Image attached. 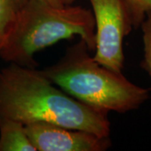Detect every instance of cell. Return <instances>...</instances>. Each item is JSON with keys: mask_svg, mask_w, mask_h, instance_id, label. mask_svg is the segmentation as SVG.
<instances>
[{"mask_svg": "<svg viewBox=\"0 0 151 151\" xmlns=\"http://www.w3.org/2000/svg\"><path fill=\"white\" fill-rule=\"evenodd\" d=\"M48 123L109 137L108 113L81 103L55 86L43 70L10 63L0 70V119Z\"/></svg>", "mask_w": 151, "mask_h": 151, "instance_id": "6da1fadb", "label": "cell"}, {"mask_svg": "<svg viewBox=\"0 0 151 151\" xmlns=\"http://www.w3.org/2000/svg\"><path fill=\"white\" fill-rule=\"evenodd\" d=\"M74 35L94 51L92 12L81 6H55L44 0H29L0 45V57L9 63L35 67V53Z\"/></svg>", "mask_w": 151, "mask_h": 151, "instance_id": "7a4b0ae2", "label": "cell"}, {"mask_svg": "<svg viewBox=\"0 0 151 151\" xmlns=\"http://www.w3.org/2000/svg\"><path fill=\"white\" fill-rule=\"evenodd\" d=\"M80 39L55 64L43 72L51 82L77 101L97 110L125 113L149 98V90L129 81L122 72L100 65Z\"/></svg>", "mask_w": 151, "mask_h": 151, "instance_id": "3957f363", "label": "cell"}, {"mask_svg": "<svg viewBox=\"0 0 151 151\" xmlns=\"http://www.w3.org/2000/svg\"><path fill=\"white\" fill-rule=\"evenodd\" d=\"M95 21L94 60L116 72L124 65V40L133 29L126 0H88Z\"/></svg>", "mask_w": 151, "mask_h": 151, "instance_id": "277c9868", "label": "cell"}, {"mask_svg": "<svg viewBox=\"0 0 151 151\" xmlns=\"http://www.w3.org/2000/svg\"><path fill=\"white\" fill-rule=\"evenodd\" d=\"M36 151H104L111 146L109 137L48 123L24 125Z\"/></svg>", "mask_w": 151, "mask_h": 151, "instance_id": "5b68a950", "label": "cell"}, {"mask_svg": "<svg viewBox=\"0 0 151 151\" xmlns=\"http://www.w3.org/2000/svg\"><path fill=\"white\" fill-rule=\"evenodd\" d=\"M0 151H36L24 124L14 119H0Z\"/></svg>", "mask_w": 151, "mask_h": 151, "instance_id": "8992f818", "label": "cell"}, {"mask_svg": "<svg viewBox=\"0 0 151 151\" xmlns=\"http://www.w3.org/2000/svg\"><path fill=\"white\" fill-rule=\"evenodd\" d=\"M29 0H0V45Z\"/></svg>", "mask_w": 151, "mask_h": 151, "instance_id": "52a82bcc", "label": "cell"}, {"mask_svg": "<svg viewBox=\"0 0 151 151\" xmlns=\"http://www.w3.org/2000/svg\"><path fill=\"white\" fill-rule=\"evenodd\" d=\"M140 27L143 31L144 42V60L142 61V68L151 76V11L146 14V16L142 22Z\"/></svg>", "mask_w": 151, "mask_h": 151, "instance_id": "ba28073f", "label": "cell"}, {"mask_svg": "<svg viewBox=\"0 0 151 151\" xmlns=\"http://www.w3.org/2000/svg\"><path fill=\"white\" fill-rule=\"evenodd\" d=\"M129 9L133 26L134 29L140 27L146 14L151 11V0H126Z\"/></svg>", "mask_w": 151, "mask_h": 151, "instance_id": "9c48e42d", "label": "cell"}, {"mask_svg": "<svg viewBox=\"0 0 151 151\" xmlns=\"http://www.w3.org/2000/svg\"><path fill=\"white\" fill-rule=\"evenodd\" d=\"M45 2H48L49 4H51L55 6H63L64 4L60 1V0H44Z\"/></svg>", "mask_w": 151, "mask_h": 151, "instance_id": "30bf717a", "label": "cell"}, {"mask_svg": "<svg viewBox=\"0 0 151 151\" xmlns=\"http://www.w3.org/2000/svg\"><path fill=\"white\" fill-rule=\"evenodd\" d=\"M64 5H70V4H72L74 2V0H60Z\"/></svg>", "mask_w": 151, "mask_h": 151, "instance_id": "8fae6325", "label": "cell"}]
</instances>
